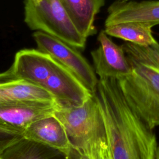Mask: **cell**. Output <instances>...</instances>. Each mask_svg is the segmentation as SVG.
<instances>
[{"mask_svg": "<svg viewBox=\"0 0 159 159\" xmlns=\"http://www.w3.org/2000/svg\"><path fill=\"white\" fill-rule=\"evenodd\" d=\"M33 37L37 50L45 53L75 75L91 93H94L98 79L94 68L77 48L41 32H35Z\"/></svg>", "mask_w": 159, "mask_h": 159, "instance_id": "6", "label": "cell"}, {"mask_svg": "<svg viewBox=\"0 0 159 159\" xmlns=\"http://www.w3.org/2000/svg\"><path fill=\"white\" fill-rule=\"evenodd\" d=\"M109 159H155V135L125 102L114 78H99L94 93Z\"/></svg>", "mask_w": 159, "mask_h": 159, "instance_id": "1", "label": "cell"}, {"mask_svg": "<svg viewBox=\"0 0 159 159\" xmlns=\"http://www.w3.org/2000/svg\"><path fill=\"white\" fill-rule=\"evenodd\" d=\"M35 4H37V3H39L41 0H32Z\"/></svg>", "mask_w": 159, "mask_h": 159, "instance_id": "19", "label": "cell"}, {"mask_svg": "<svg viewBox=\"0 0 159 159\" xmlns=\"http://www.w3.org/2000/svg\"><path fill=\"white\" fill-rule=\"evenodd\" d=\"M155 159H159V145L157 146L156 155H155Z\"/></svg>", "mask_w": 159, "mask_h": 159, "instance_id": "18", "label": "cell"}, {"mask_svg": "<svg viewBox=\"0 0 159 159\" xmlns=\"http://www.w3.org/2000/svg\"><path fill=\"white\" fill-rule=\"evenodd\" d=\"M24 21L35 32L45 33L77 49L85 47L87 39L77 30L59 0H41L37 4L25 0Z\"/></svg>", "mask_w": 159, "mask_h": 159, "instance_id": "4", "label": "cell"}, {"mask_svg": "<svg viewBox=\"0 0 159 159\" xmlns=\"http://www.w3.org/2000/svg\"><path fill=\"white\" fill-rule=\"evenodd\" d=\"M24 101L56 102L47 91L19 77L10 68L0 73V104Z\"/></svg>", "mask_w": 159, "mask_h": 159, "instance_id": "11", "label": "cell"}, {"mask_svg": "<svg viewBox=\"0 0 159 159\" xmlns=\"http://www.w3.org/2000/svg\"><path fill=\"white\" fill-rule=\"evenodd\" d=\"M54 115L62 124L74 148L81 155L105 135L103 122L94 93L82 105L58 106Z\"/></svg>", "mask_w": 159, "mask_h": 159, "instance_id": "5", "label": "cell"}, {"mask_svg": "<svg viewBox=\"0 0 159 159\" xmlns=\"http://www.w3.org/2000/svg\"><path fill=\"white\" fill-rule=\"evenodd\" d=\"M105 27L123 22L141 21L159 24V1H127L118 0L107 9Z\"/></svg>", "mask_w": 159, "mask_h": 159, "instance_id": "9", "label": "cell"}, {"mask_svg": "<svg viewBox=\"0 0 159 159\" xmlns=\"http://www.w3.org/2000/svg\"><path fill=\"white\" fill-rule=\"evenodd\" d=\"M22 137L68 154L76 150L70 143L62 124L54 113L32 122L25 130Z\"/></svg>", "mask_w": 159, "mask_h": 159, "instance_id": "10", "label": "cell"}, {"mask_svg": "<svg viewBox=\"0 0 159 159\" xmlns=\"http://www.w3.org/2000/svg\"><path fill=\"white\" fill-rule=\"evenodd\" d=\"M129 61L132 71L116 80L127 105L153 130L159 126V70Z\"/></svg>", "mask_w": 159, "mask_h": 159, "instance_id": "3", "label": "cell"}, {"mask_svg": "<svg viewBox=\"0 0 159 159\" xmlns=\"http://www.w3.org/2000/svg\"><path fill=\"white\" fill-rule=\"evenodd\" d=\"M22 137L20 134L0 130V153L7 145Z\"/></svg>", "mask_w": 159, "mask_h": 159, "instance_id": "17", "label": "cell"}, {"mask_svg": "<svg viewBox=\"0 0 159 159\" xmlns=\"http://www.w3.org/2000/svg\"><path fill=\"white\" fill-rule=\"evenodd\" d=\"M153 26L146 22L128 21L106 26L104 30L107 35L121 39L126 42L148 45L157 42L152 35Z\"/></svg>", "mask_w": 159, "mask_h": 159, "instance_id": "14", "label": "cell"}, {"mask_svg": "<svg viewBox=\"0 0 159 159\" xmlns=\"http://www.w3.org/2000/svg\"><path fill=\"white\" fill-rule=\"evenodd\" d=\"M98 47L91 52L94 70L99 78L118 79L129 75L132 66L121 46L116 44L102 30L98 36Z\"/></svg>", "mask_w": 159, "mask_h": 159, "instance_id": "8", "label": "cell"}, {"mask_svg": "<svg viewBox=\"0 0 159 159\" xmlns=\"http://www.w3.org/2000/svg\"><path fill=\"white\" fill-rule=\"evenodd\" d=\"M10 69L19 77L50 93L58 106H80L93 95L69 70L37 49L17 52Z\"/></svg>", "mask_w": 159, "mask_h": 159, "instance_id": "2", "label": "cell"}, {"mask_svg": "<svg viewBox=\"0 0 159 159\" xmlns=\"http://www.w3.org/2000/svg\"><path fill=\"white\" fill-rule=\"evenodd\" d=\"M56 102L24 101L0 104V130L22 135L34 121L53 114Z\"/></svg>", "mask_w": 159, "mask_h": 159, "instance_id": "7", "label": "cell"}, {"mask_svg": "<svg viewBox=\"0 0 159 159\" xmlns=\"http://www.w3.org/2000/svg\"><path fill=\"white\" fill-rule=\"evenodd\" d=\"M130 61L143 64L159 70V43L140 45L125 42L121 45Z\"/></svg>", "mask_w": 159, "mask_h": 159, "instance_id": "15", "label": "cell"}, {"mask_svg": "<svg viewBox=\"0 0 159 159\" xmlns=\"http://www.w3.org/2000/svg\"><path fill=\"white\" fill-rule=\"evenodd\" d=\"M0 159H83L78 150L71 154L23 137L7 145Z\"/></svg>", "mask_w": 159, "mask_h": 159, "instance_id": "12", "label": "cell"}, {"mask_svg": "<svg viewBox=\"0 0 159 159\" xmlns=\"http://www.w3.org/2000/svg\"><path fill=\"white\" fill-rule=\"evenodd\" d=\"M79 32L85 38L94 35L96 15L105 0H59Z\"/></svg>", "mask_w": 159, "mask_h": 159, "instance_id": "13", "label": "cell"}, {"mask_svg": "<svg viewBox=\"0 0 159 159\" xmlns=\"http://www.w3.org/2000/svg\"><path fill=\"white\" fill-rule=\"evenodd\" d=\"M126 1H127V0H126Z\"/></svg>", "mask_w": 159, "mask_h": 159, "instance_id": "20", "label": "cell"}, {"mask_svg": "<svg viewBox=\"0 0 159 159\" xmlns=\"http://www.w3.org/2000/svg\"><path fill=\"white\" fill-rule=\"evenodd\" d=\"M82 156L83 159H109L105 135L98 139Z\"/></svg>", "mask_w": 159, "mask_h": 159, "instance_id": "16", "label": "cell"}]
</instances>
